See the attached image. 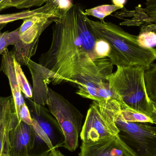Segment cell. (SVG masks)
Masks as SVG:
<instances>
[{
    "mask_svg": "<svg viewBox=\"0 0 156 156\" xmlns=\"http://www.w3.org/2000/svg\"><path fill=\"white\" fill-rule=\"evenodd\" d=\"M83 11L77 3L54 23L51 46L39 58V64L51 72L54 85L70 82L78 86L112 73L109 58L97 54L96 38Z\"/></svg>",
    "mask_w": 156,
    "mask_h": 156,
    "instance_id": "cell-1",
    "label": "cell"
},
{
    "mask_svg": "<svg viewBox=\"0 0 156 156\" xmlns=\"http://www.w3.org/2000/svg\"><path fill=\"white\" fill-rule=\"evenodd\" d=\"M85 20L96 39L106 41L110 47L109 59L116 67L139 66L145 71L156 60V48H145L138 44L137 36L123 30L115 24L95 21L85 16Z\"/></svg>",
    "mask_w": 156,
    "mask_h": 156,
    "instance_id": "cell-2",
    "label": "cell"
},
{
    "mask_svg": "<svg viewBox=\"0 0 156 156\" xmlns=\"http://www.w3.org/2000/svg\"><path fill=\"white\" fill-rule=\"evenodd\" d=\"M145 71L141 67H117L116 71L106 79L111 89L128 108L156 119L153 101L147 91Z\"/></svg>",
    "mask_w": 156,
    "mask_h": 156,
    "instance_id": "cell-3",
    "label": "cell"
},
{
    "mask_svg": "<svg viewBox=\"0 0 156 156\" xmlns=\"http://www.w3.org/2000/svg\"><path fill=\"white\" fill-rule=\"evenodd\" d=\"M122 110L120 104L113 99L93 101L80 134L82 143H94L119 134L115 122Z\"/></svg>",
    "mask_w": 156,
    "mask_h": 156,
    "instance_id": "cell-4",
    "label": "cell"
},
{
    "mask_svg": "<svg viewBox=\"0 0 156 156\" xmlns=\"http://www.w3.org/2000/svg\"><path fill=\"white\" fill-rule=\"evenodd\" d=\"M47 104L49 111L58 122L65 138L64 147L70 152L79 146L83 115L67 99L48 87Z\"/></svg>",
    "mask_w": 156,
    "mask_h": 156,
    "instance_id": "cell-5",
    "label": "cell"
},
{
    "mask_svg": "<svg viewBox=\"0 0 156 156\" xmlns=\"http://www.w3.org/2000/svg\"><path fill=\"white\" fill-rule=\"evenodd\" d=\"M57 18L39 14L24 19L18 29L19 39L11 51L21 66H27L36 53L39 37L44 31Z\"/></svg>",
    "mask_w": 156,
    "mask_h": 156,
    "instance_id": "cell-6",
    "label": "cell"
},
{
    "mask_svg": "<svg viewBox=\"0 0 156 156\" xmlns=\"http://www.w3.org/2000/svg\"><path fill=\"white\" fill-rule=\"evenodd\" d=\"M119 136L136 156H156V126L131 122L117 117Z\"/></svg>",
    "mask_w": 156,
    "mask_h": 156,
    "instance_id": "cell-7",
    "label": "cell"
},
{
    "mask_svg": "<svg viewBox=\"0 0 156 156\" xmlns=\"http://www.w3.org/2000/svg\"><path fill=\"white\" fill-rule=\"evenodd\" d=\"M32 118L38 123L41 129L49 137L55 149L64 147L65 138L62 129L49 110L27 98Z\"/></svg>",
    "mask_w": 156,
    "mask_h": 156,
    "instance_id": "cell-8",
    "label": "cell"
},
{
    "mask_svg": "<svg viewBox=\"0 0 156 156\" xmlns=\"http://www.w3.org/2000/svg\"><path fill=\"white\" fill-rule=\"evenodd\" d=\"M78 156H136L118 135L94 143H82Z\"/></svg>",
    "mask_w": 156,
    "mask_h": 156,
    "instance_id": "cell-9",
    "label": "cell"
},
{
    "mask_svg": "<svg viewBox=\"0 0 156 156\" xmlns=\"http://www.w3.org/2000/svg\"><path fill=\"white\" fill-rule=\"evenodd\" d=\"M34 141L32 126L21 121L8 133L9 156H29Z\"/></svg>",
    "mask_w": 156,
    "mask_h": 156,
    "instance_id": "cell-10",
    "label": "cell"
},
{
    "mask_svg": "<svg viewBox=\"0 0 156 156\" xmlns=\"http://www.w3.org/2000/svg\"><path fill=\"white\" fill-rule=\"evenodd\" d=\"M76 93L83 98L93 101H101L109 99L116 100L121 105L122 109L128 108L122 99L110 88L107 79L100 78L89 81L77 86Z\"/></svg>",
    "mask_w": 156,
    "mask_h": 156,
    "instance_id": "cell-11",
    "label": "cell"
},
{
    "mask_svg": "<svg viewBox=\"0 0 156 156\" xmlns=\"http://www.w3.org/2000/svg\"><path fill=\"white\" fill-rule=\"evenodd\" d=\"M27 66L33 80V101L36 103L44 106L47 104L48 100V84L51 83L53 76L48 69L31 59L28 61Z\"/></svg>",
    "mask_w": 156,
    "mask_h": 156,
    "instance_id": "cell-12",
    "label": "cell"
},
{
    "mask_svg": "<svg viewBox=\"0 0 156 156\" xmlns=\"http://www.w3.org/2000/svg\"><path fill=\"white\" fill-rule=\"evenodd\" d=\"M2 55L1 69L9 80L17 112L21 106L25 104L26 103L16 80L14 66V56L11 51H9L8 49L4 51Z\"/></svg>",
    "mask_w": 156,
    "mask_h": 156,
    "instance_id": "cell-13",
    "label": "cell"
},
{
    "mask_svg": "<svg viewBox=\"0 0 156 156\" xmlns=\"http://www.w3.org/2000/svg\"><path fill=\"white\" fill-rule=\"evenodd\" d=\"M44 14L50 17L59 18L61 16V12L56 4L49 0L44 5L33 10H27L15 13L0 14V24H7L10 22L31 17L36 15Z\"/></svg>",
    "mask_w": 156,
    "mask_h": 156,
    "instance_id": "cell-14",
    "label": "cell"
},
{
    "mask_svg": "<svg viewBox=\"0 0 156 156\" xmlns=\"http://www.w3.org/2000/svg\"><path fill=\"white\" fill-rule=\"evenodd\" d=\"M19 122L12 95L0 96V126L4 125L13 128Z\"/></svg>",
    "mask_w": 156,
    "mask_h": 156,
    "instance_id": "cell-15",
    "label": "cell"
},
{
    "mask_svg": "<svg viewBox=\"0 0 156 156\" xmlns=\"http://www.w3.org/2000/svg\"><path fill=\"white\" fill-rule=\"evenodd\" d=\"M119 116L126 122L156 125V119L129 108L122 109Z\"/></svg>",
    "mask_w": 156,
    "mask_h": 156,
    "instance_id": "cell-16",
    "label": "cell"
},
{
    "mask_svg": "<svg viewBox=\"0 0 156 156\" xmlns=\"http://www.w3.org/2000/svg\"><path fill=\"white\" fill-rule=\"evenodd\" d=\"M49 0H4L0 4V11L10 7L17 9L40 7Z\"/></svg>",
    "mask_w": 156,
    "mask_h": 156,
    "instance_id": "cell-17",
    "label": "cell"
},
{
    "mask_svg": "<svg viewBox=\"0 0 156 156\" xmlns=\"http://www.w3.org/2000/svg\"><path fill=\"white\" fill-rule=\"evenodd\" d=\"M120 9H122L121 7L113 4H105L83 10V13L86 16H94L102 21H104L106 16L111 15L113 13Z\"/></svg>",
    "mask_w": 156,
    "mask_h": 156,
    "instance_id": "cell-18",
    "label": "cell"
},
{
    "mask_svg": "<svg viewBox=\"0 0 156 156\" xmlns=\"http://www.w3.org/2000/svg\"><path fill=\"white\" fill-rule=\"evenodd\" d=\"M14 66L16 80L21 91L24 94L27 98H32L33 90L32 88L22 70L21 65L17 62L15 57Z\"/></svg>",
    "mask_w": 156,
    "mask_h": 156,
    "instance_id": "cell-19",
    "label": "cell"
},
{
    "mask_svg": "<svg viewBox=\"0 0 156 156\" xmlns=\"http://www.w3.org/2000/svg\"><path fill=\"white\" fill-rule=\"evenodd\" d=\"M146 87L147 94L151 101H156V63H153L145 73Z\"/></svg>",
    "mask_w": 156,
    "mask_h": 156,
    "instance_id": "cell-20",
    "label": "cell"
},
{
    "mask_svg": "<svg viewBox=\"0 0 156 156\" xmlns=\"http://www.w3.org/2000/svg\"><path fill=\"white\" fill-rule=\"evenodd\" d=\"M19 39L18 29L12 32L0 33V55L7 49L9 46L15 45Z\"/></svg>",
    "mask_w": 156,
    "mask_h": 156,
    "instance_id": "cell-21",
    "label": "cell"
},
{
    "mask_svg": "<svg viewBox=\"0 0 156 156\" xmlns=\"http://www.w3.org/2000/svg\"><path fill=\"white\" fill-rule=\"evenodd\" d=\"M137 41L142 47L155 48L156 47V33L141 27L140 34L137 36Z\"/></svg>",
    "mask_w": 156,
    "mask_h": 156,
    "instance_id": "cell-22",
    "label": "cell"
},
{
    "mask_svg": "<svg viewBox=\"0 0 156 156\" xmlns=\"http://www.w3.org/2000/svg\"><path fill=\"white\" fill-rule=\"evenodd\" d=\"M12 128L2 125L0 126V156L9 154L8 152V133Z\"/></svg>",
    "mask_w": 156,
    "mask_h": 156,
    "instance_id": "cell-23",
    "label": "cell"
},
{
    "mask_svg": "<svg viewBox=\"0 0 156 156\" xmlns=\"http://www.w3.org/2000/svg\"><path fill=\"white\" fill-rule=\"evenodd\" d=\"M95 48L99 56L102 58H108L110 53V47L106 41L102 39H96Z\"/></svg>",
    "mask_w": 156,
    "mask_h": 156,
    "instance_id": "cell-24",
    "label": "cell"
},
{
    "mask_svg": "<svg viewBox=\"0 0 156 156\" xmlns=\"http://www.w3.org/2000/svg\"><path fill=\"white\" fill-rule=\"evenodd\" d=\"M17 114L19 122L22 121L29 125H32V116L30 110L26 104L21 106L17 112Z\"/></svg>",
    "mask_w": 156,
    "mask_h": 156,
    "instance_id": "cell-25",
    "label": "cell"
},
{
    "mask_svg": "<svg viewBox=\"0 0 156 156\" xmlns=\"http://www.w3.org/2000/svg\"><path fill=\"white\" fill-rule=\"evenodd\" d=\"M57 5L59 10L64 13H66L74 6L71 0H53Z\"/></svg>",
    "mask_w": 156,
    "mask_h": 156,
    "instance_id": "cell-26",
    "label": "cell"
},
{
    "mask_svg": "<svg viewBox=\"0 0 156 156\" xmlns=\"http://www.w3.org/2000/svg\"><path fill=\"white\" fill-rule=\"evenodd\" d=\"M144 10L148 17V24L156 23V6H146Z\"/></svg>",
    "mask_w": 156,
    "mask_h": 156,
    "instance_id": "cell-27",
    "label": "cell"
},
{
    "mask_svg": "<svg viewBox=\"0 0 156 156\" xmlns=\"http://www.w3.org/2000/svg\"><path fill=\"white\" fill-rule=\"evenodd\" d=\"M113 4L118 7H121V9H122L125 5L127 2V0H112Z\"/></svg>",
    "mask_w": 156,
    "mask_h": 156,
    "instance_id": "cell-28",
    "label": "cell"
},
{
    "mask_svg": "<svg viewBox=\"0 0 156 156\" xmlns=\"http://www.w3.org/2000/svg\"><path fill=\"white\" fill-rule=\"evenodd\" d=\"M145 27L146 29L155 31L156 33V23L155 24H146Z\"/></svg>",
    "mask_w": 156,
    "mask_h": 156,
    "instance_id": "cell-29",
    "label": "cell"
},
{
    "mask_svg": "<svg viewBox=\"0 0 156 156\" xmlns=\"http://www.w3.org/2000/svg\"><path fill=\"white\" fill-rule=\"evenodd\" d=\"M153 107H154V113L156 117V101H153Z\"/></svg>",
    "mask_w": 156,
    "mask_h": 156,
    "instance_id": "cell-30",
    "label": "cell"
},
{
    "mask_svg": "<svg viewBox=\"0 0 156 156\" xmlns=\"http://www.w3.org/2000/svg\"><path fill=\"white\" fill-rule=\"evenodd\" d=\"M6 24H0V31L6 25Z\"/></svg>",
    "mask_w": 156,
    "mask_h": 156,
    "instance_id": "cell-31",
    "label": "cell"
},
{
    "mask_svg": "<svg viewBox=\"0 0 156 156\" xmlns=\"http://www.w3.org/2000/svg\"><path fill=\"white\" fill-rule=\"evenodd\" d=\"M150 2L154 5H156V0H149Z\"/></svg>",
    "mask_w": 156,
    "mask_h": 156,
    "instance_id": "cell-32",
    "label": "cell"
},
{
    "mask_svg": "<svg viewBox=\"0 0 156 156\" xmlns=\"http://www.w3.org/2000/svg\"><path fill=\"white\" fill-rule=\"evenodd\" d=\"M4 1V0H0V4H1V3L2 2Z\"/></svg>",
    "mask_w": 156,
    "mask_h": 156,
    "instance_id": "cell-33",
    "label": "cell"
},
{
    "mask_svg": "<svg viewBox=\"0 0 156 156\" xmlns=\"http://www.w3.org/2000/svg\"><path fill=\"white\" fill-rule=\"evenodd\" d=\"M5 156H9V154H6V155H5Z\"/></svg>",
    "mask_w": 156,
    "mask_h": 156,
    "instance_id": "cell-34",
    "label": "cell"
}]
</instances>
